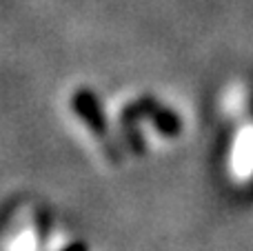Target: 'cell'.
I'll return each instance as SVG.
<instances>
[{"instance_id":"6da1fadb","label":"cell","mask_w":253,"mask_h":251,"mask_svg":"<svg viewBox=\"0 0 253 251\" xmlns=\"http://www.w3.org/2000/svg\"><path fill=\"white\" fill-rule=\"evenodd\" d=\"M233 173L238 180H247V173H253V127L242 129L236 136V145H233Z\"/></svg>"}]
</instances>
